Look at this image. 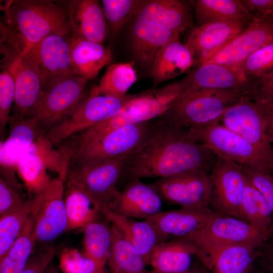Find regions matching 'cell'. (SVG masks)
Returning a JSON list of instances; mask_svg holds the SVG:
<instances>
[{
  "instance_id": "obj_1",
  "label": "cell",
  "mask_w": 273,
  "mask_h": 273,
  "mask_svg": "<svg viewBox=\"0 0 273 273\" xmlns=\"http://www.w3.org/2000/svg\"><path fill=\"white\" fill-rule=\"evenodd\" d=\"M218 157L196 142L188 129L158 119L151 121L143 142L130 154L121 176L132 179L167 177L195 170L210 172Z\"/></svg>"
},
{
  "instance_id": "obj_2",
  "label": "cell",
  "mask_w": 273,
  "mask_h": 273,
  "mask_svg": "<svg viewBox=\"0 0 273 273\" xmlns=\"http://www.w3.org/2000/svg\"><path fill=\"white\" fill-rule=\"evenodd\" d=\"M1 9L4 14L2 23L28 45L51 34L72 33L68 12L63 1L10 0Z\"/></svg>"
},
{
  "instance_id": "obj_3",
  "label": "cell",
  "mask_w": 273,
  "mask_h": 273,
  "mask_svg": "<svg viewBox=\"0 0 273 273\" xmlns=\"http://www.w3.org/2000/svg\"><path fill=\"white\" fill-rule=\"evenodd\" d=\"M189 93L179 80L138 94L115 116L76 134L75 142L82 146L119 127L157 119Z\"/></svg>"
},
{
  "instance_id": "obj_4",
  "label": "cell",
  "mask_w": 273,
  "mask_h": 273,
  "mask_svg": "<svg viewBox=\"0 0 273 273\" xmlns=\"http://www.w3.org/2000/svg\"><path fill=\"white\" fill-rule=\"evenodd\" d=\"M2 69L12 76L15 86V114L33 117L41 98L44 82L34 64L24 52L26 43L15 31L1 24Z\"/></svg>"
},
{
  "instance_id": "obj_5",
  "label": "cell",
  "mask_w": 273,
  "mask_h": 273,
  "mask_svg": "<svg viewBox=\"0 0 273 273\" xmlns=\"http://www.w3.org/2000/svg\"><path fill=\"white\" fill-rule=\"evenodd\" d=\"M244 95H246L216 89L195 90L157 119L187 129L220 123L225 111Z\"/></svg>"
},
{
  "instance_id": "obj_6",
  "label": "cell",
  "mask_w": 273,
  "mask_h": 273,
  "mask_svg": "<svg viewBox=\"0 0 273 273\" xmlns=\"http://www.w3.org/2000/svg\"><path fill=\"white\" fill-rule=\"evenodd\" d=\"M188 132L193 140L207 146L219 158L273 176V157L220 123L188 128Z\"/></svg>"
},
{
  "instance_id": "obj_7",
  "label": "cell",
  "mask_w": 273,
  "mask_h": 273,
  "mask_svg": "<svg viewBox=\"0 0 273 273\" xmlns=\"http://www.w3.org/2000/svg\"><path fill=\"white\" fill-rule=\"evenodd\" d=\"M220 123L273 157V105L247 95L224 112Z\"/></svg>"
},
{
  "instance_id": "obj_8",
  "label": "cell",
  "mask_w": 273,
  "mask_h": 273,
  "mask_svg": "<svg viewBox=\"0 0 273 273\" xmlns=\"http://www.w3.org/2000/svg\"><path fill=\"white\" fill-rule=\"evenodd\" d=\"M137 94L121 97L103 95L83 98L71 115L49 130L46 135L54 146L74 134L94 126L117 115Z\"/></svg>"
},
{
  "instance_id": "obj_9",
  "label": "cell",
  "mask_w": 273,
  "mask_h": 273,
  "mask_svg": "<svg viewBox=\"0 0 273 273\" xmlns=\"http://www.w3.org/2000/svg\"><path fill=\"white\" fill-rule=\"evenodd\" d=\"M89 80L77 75L62 77L44 84L34 117L46 133L63 121L83 98Z\"/></svg>"
},
{
  "instance_id": "obj_10",
  "label": "cell",
  "mask_w": 273,
  "mask_h": 273,
  "mask_svg": "<svg viewBox=\"0 0 273 273\" xmlns=\"http://www.w3.org/2000/svg\"><path fill=\"white\" fill-rule=\"evenodd\" d=\"M131 153L113 159L75 163V167L68 169L66 179L77 184L94 206L109 207L119 192L117 184Z\"/></svg>"
},
{
  "instance_id": "obj_11",
  "label": "cell",
  "mask_w": 273,
  "mask_h": 273,
  "mask_svg": "<svg viewBox=\"0 0 273 273\" xmlns=\"http://www.w3.org/2000/svg\"><path fill=\"white\" fill-rule=\"evenodd\" d=\"M151 121L123 126L76 149L70 162L97 161L119 157L133 152L146 138Z\"/></svg>"
},
{
  "instance_id": "obj_12",
  "label": "cell",
  "mask_w": 273,
  "mask_h": 273,
  "mask_svg": "<svg viewBox=\"0 0 273 273\" xmlns=\"http://www.w3.org/2000/svg\"><path fill=\"white\" fill-rule=\"evenodd\" d=\"M210 175L212 193L209 207L219 214L242 219L241 206L247 176L242 167L218 157Z\"/></svg>"
},
{
  "instance_id": "obj_13",
  "label": "cell",
  "mask_w": 273,
  "mask_h": 273,
  "mask_svg": "<svg viewBox=\"0 0 273 273\" xmlns=\"http://www.w3.org/2000/svg\"><path fill=\"white\" fill-rule=\"evenodd\" d=\"M185 239L193 245H243L260 249L267 240L254 226L243 219L217 213L199 231Z\"/></svg>"
},
{
  "instance_id": "obj_14",
  "label": "cell",
  "mask_w": 273,
  "mask_h": 273,
  "mask_svg": "<svg viewBox=\"0 0 273 273\" xmlns=\"http://www.w3.org/2000/svg\"><path fill=\"white\" fill-rule=\"evenodd\" d=\"M153 185L162 199L180 207H209L212 182L208 171H191L159 178Z\"/></svg>"
},
{
  "instance_id": "obj_15",
  "label": "cell",
  "mask_w": 273,
  "mask_h": 273,
  "mask_svg": "<svg viewBox=\"0 0 273 273\" xmlns=\"http://www.w3.org/2000/svg\"><path fill=\"white\" fill-rule=\"evenodd\" d=\"M67 36L53 34L35 44H24L25 54L39 71L44 84L62 77L77 75Z\"/></svg>"
},
{
  "instance_id": "obj_16",
  "label": "cell",
  "mask_w": 273,
  "mask_h": 273,
  "mask_svg": "<svg viewBox=\"0 0 273 273\" xmlns=\"http://www.w3.org/2000/svg\"><path fill=\"white\" fill-rule=\"evenodd\" d=\"M189 92L216 89L248 95L254 81L249 79L240 66L205 63L196 66L180 80Z\"/></svg>"
},
{
  "instance_id": "obj_17",
  "label": "cell",
  "mask_w": 273,
  "mask_h": 273,
  "mask_svg": "<svg viewBox=\"0 0 273 273\" xmlns=\"http://www.w3.org/2000/svg\"><path fill=\"white\" fill-rule=\"evenodd\" d=\"M271 42L273 21L266 17H255L242 32L204 63L240 66L250 55Z\"/></svg>"
},
{
  "instance_id": "obj_18",
  "label": "cell",
  "mask_w": 273,
  "mask_h": 273,
  "mask_svg": "<svg viewBox=\"0 0 273 273\" xmlns=\"http://www.w3.org/2000/svg\"><path fill=\"white\" fill-rule=\"evenodd\" d=\"M64 182L58 177L53 178L43 191V200L35 217L33 232L35 243L49 245L68 230Z\"/></svg>"
},
{
  "instance_id": "obj_19",
  "label": "cell",
  "mask_w": 273,
  "mask_h": 273,
  "mask_svg": "<svg viewBox=\"0 0 273 273\" xmlns=\"http://www.w3.org/2000/svg\"><path fill=\"white\" fill-rule=\"evenodd\" d=\"M195 255L211 273H254L260 249L243 245H193Z\"/></svg>"
},
{
  "instance_id": "obj_20",
  "label": "cell",
  "mask_w": 273,
  "mask_h": 273,
  "mask_svg": "<svg viewBox=\"0 0 273 273\" xmlns=\"http://www.w3.org/2000/svg\"><path fill=\"white\" fill-rule=\"evenodd\" d=\"M162 199L153 184L132 179L119 192L109 208L127 218L147 220L162 211Z\"/></svg>"
},
{
  "instance_id": "obj_21",
  "label": "cell",
  "mask_w": 273,
  "mask_h": 273,
  "mask_svg": "<svg viewBox=\"0 0 273 273\" xmlns=\"http://www.w3.org/2000/svg\"><path fill=\"white\" fill-rule=\"evenodd\" d=\"M247 26L237 22L214 21L193 28L185 44L194 57L195 65L203 64Z\"/></svg>"
},
{
  "instance_id": "obj_22",
  "label": "cell",
  "mask_w": 273,
  "mask_h": 273,
  "mask_svg": "<svg viewBox=\"0 0 273 273\" xmlns=\"http://www.w3.org/2000/svg\"><path fill=\"white\" fill-rule=\"evenodd\" d=\"M129 24L128 41L133 61L150 71L159 50L178 34L140 19H132Z\"/></svg>"
},
{
  "instance_id": "obj_23",
  "label": "cell",
  "mask_w": 273,
  "mask_h": 273,
  "mask_svg": "<svg viewBox=\"0 0 273 273\" xmlns=\"http://www.w3.org/2000/svg\"><path fill=\"white\" fill-rule=\"evenodd\" d=\"M189 3L181 0H142L132 19L149 22L180 34L192 23Z\"/></svg>"
},
{
  "instance_id": "obj_24",
  "label": "cell",
  "mask_w": 273,
  "mask_h": 273,
  "mask_svg": "<svg viewBox=\"0 0 273 273\" xmlns=\"http://www.w3.org/2000/svg\"><path fill=\"white\" fill-rule=\"evenodd\" d=\"M69 14L72 34L102 44L108 37L106 20L97 0L63 1Z\"/></svg>"
},
{
  "instance_id": "obj_25",
  "label": "cell",
  "mask_w": 273,
  "mask_h": 273,
  "mask_svg": "<svg viewBox=\"0 0 273 273\" xmlns=\"http://www.w3.org/2000/svg\"><path fill=\"white\" fill-rule=\"evenodd\" d=\"M218 213L209 207L183 208L162 211L148 219L167 240L183 238L201 230Z\"/></svg>"
},
{
  "instance_id": "obj_26",
  "label": "cell",
  "mask_w": 273,
  "mask_h": 273,
  "mask_svg": "<svg viewBox=\"0 0 273 273\" xmlns=\"http://www.w3.org/2000/svg\"><path fill=\"white\" fill-rule=\"evenodd\" d=\"M95 207L137 249L147 265L156 246L168 240L148 220H136L121 216L105 205L98 204Z\"/></svg>"
},
{
  "instance_id": "obj_27",
  "label": "cell",
  "mask_w": 273,
  "mask_h": 273,
  "mask_svg": "<svg viewBox=\"0 0 273 273\" xmlns=\"http://www.w3.org/2000/svg\"><path fill=\"white\" fill-rule=\"evenodd\" d=\"M179 35L176 34L165 43L154 60L150 75L154 87L178 77L195 65L191 52L181 43Z\"/></svg>"
},
{
  "instance_id": "obj_28",
  "label": "cell",
  "mask_w": 273,
  "mask_h": 273,
  "mask_svg": "<svg viewBox=\"0 0 273 273\" xmlns=\"http://www.w3.org/2000/svg\"><path fill=\"white\" fill-rule=\"evenodd\" d=\"M6 140L1 144V163L16 167L19 158L29 152L37 139L46 133L34 117L11 116Z\"/></svg>"
},
{
  "instance_id": "obj_29",
  "label": "cell",
  "mask_w": 273,
  "mask_h": 273,
  "mask_svg": "<svg viewBox=\"0 0 273 273\" xmlns=\"http://www.w3.org/2000/svg\"><path fill=\"white\" fill-rule=\"evenodd\" d=\"M72 64L77 76L90 80L105 66L112 63L111 50L102 44L86 40L71 33L67 36Z\"/></svg>"
},
{
  "instance_id": "obj_30",
  "label": "cell",
  "mask_w": 273,
  "mask_h": 273,
  "mask_svg": "<svg viewBox=\"0 0 273 273\" xmlns=\"http://www.w3.org/2000/svg\"><path fill=\"white\" fill-rule=\"evenodd\" d=\"M195 248L181 238L166 241L156 246L149 264L154 273H185L191 269Z\"/></svg>"
},
{
  "instance_id": "obj_31",
  "label": "cell",
  "mask_w": 273,
  "mask_h": 273,
  "mask_svg": "<svg viewBox=\"0 0 273 273\" xmlns=\"http://www.w3.org/2000/svg\"><path fill=\"white\" fill-rule=\"evenodd\" d=\"M33 210L19 237L0 258V273H19L33 253L36 244L33 238L35 217L42 201L43 192L35 195Z\"/></svg>"
},
{
  "instance_id": "obj_32",
  "label": "cell",
  "mask_w": 273,
  "mask_h": 273,
  "mask_svg": "<svg viewBox=\"0 0 273 273\" xmlns=\"http://www.w3.org/2000/svg\"><path fill=\"white\" fill-rule=\"evenodd\" d=\"M199 25L214 21H232L248 25L254 17L241 0L190 1Z\"/></svg>"
},
{
  "instance_id": "obj_33",
  "label": "cell",
  "mask_w": 273,
  "mask_h": 273,
  "mask_svg": "<svg viewBox=\"0 0 273 273\" xmlns=\"http://www.w3.org/2000/svg\"><path fill=\"white\" fill-rule=\"evenodd\" d=\"M241 215L243 220L256 228L267 241L273 239V211L248 177Z\"/></svg>"
},
{
  "instance_id": "obj_34",
  "label": "cell",
  "mask_w": 273,
  "mask_h": 273,
  "mask_svg": "<svg viewBox=\"0 0 273 273\" xmlns=\"http://www.w3.org/2000/svg\"><path fill=\"white\" fill-rule=\"evenodd\" d=\"M112 242L108 264L113 273H150L137 249L112 224Z\"/></svg>"
},
{
  "instance_id": "obj_35",
  "label": "cell",
  "mask_w": 273,
  "mask_h": 273,
  "mask_svg": "<svg viewBox=\"0 0 273 273\" xmlns=\"http://www.w3.org/2000/svg\"><path fill=\"white\" fill-rule=\"evenodd\" d=\"M83 230V253L96 265V273H105L112 242V226L105 222L94 220Z\"/></svg>"
},
{
  "instance_id": "obj_36",
  "label": "cell",
  "mask_w": 273,
  "mask_h": 273,
  "mask_svg": "<svg viewBox=\"0 0 273 273\" xmlns=\"http://www.w3.org/2000/svg\"><path fill=\"white\" fill-rule=\"evenodd\" d=\"M65 187V205L68 230L83 228L97 220L100 212L87 194L75 182L67 178Z\"/></svg>"
},
{
  "instance_id": "obj_37",
  "label": "cell",
  "mask_w": 273,
  "mask_h": 273,
  "mask_svg": "<svg viewBox=\"0 0 273 273\" xmlns=\"http://www.w3.org/2000/svg\"><path fill=\"white\" fill-rule=\"evenodd\" d=\"M134 62L111 63L98 83L92 86L89 95H103L113 97H121L137 80L134 67Z\"/></svg>"
},
{
  "instance_id": "obj_38",
  "label": "cell",
  "mask_w": 273,
  "mask_h": 273,
  "mask_svg": "<svg viewBox=\"0 0 273 273\" xmlns=\"http://www.w3.org/2000/svg\"><path fill=\"white\" fill-rule=\"evenodd\" d=\"M16 169L27 190L35 195L45 190L52 179L42 160L31 151L19 158Z\"/></svg>"
},
{
  "instance_id": "obj_39",
  "label": "cell",
  "mask_w": 273,
  "mask_h": 273,
  "mask_svg": "<svg viewBox=\"0 0 273 273\" xmlns=\"http://www.w3.org/2000/svg\"><path fill=\"white\" fill-rule=\"evenodd\" d=\"M35 198L18 209L0 217V258L20 235L33 209Z\"/></svg>"
},
{
  "instance_id": "obj_40",
  "label": "cell",
  "mask_w": 273,
  "mask_h": 273,
  "mask_svg": "<svg viewBox=\"0 0 273 273\" xmlns=\"http://www.w3.org/2000/svg\"><path fill=\"white\" fill-rule=\"evenodd\" d=\"M142 0H102L108 37L115 40L129 23Z\"/></svg>"
},
{
  "instance_id": "obj_41",
  "label": "cell",
  "mask_w": 273,
  "mask_h": 273,
  "mask_svg": "<svg viewBox=\"0 0 273 273\" xmlns=\"http://www.w3.org/2000/svg\"><path fill=\"white\" fill-rule=\"evenodd\" d=\"M44 162L48 170L58 174V177L65 181L69 167V162L59 150L48 140L45 133L41 134L31 148Z\"/></svg>"
},
{
  "instance_id": "obj_42",
  "label": "cell",
  "mask_w": 273,
  "mask_h": 273,
  "mask_svg": "<svg viewBox=\"0 0 273 273\" xmlns=\"http://www.w3.org/2000/svg\"><path fill=\"white\" fill-rule=\"evenodd\" d=\"M240 66L254 81L270 72L273 70V42L250 55Z\"/></svg>"
},
{
  "instance_id": "obj_43",
  "label": "cell",
  "mask_w": 273,
  "mask_h": 273,
  "mask_svg": "<svg viewBox=\"0 0 273 273\" xmlns=\"http://www.w3.org/2000/svg\"><path fill=\"white\" fill-rule=\"evenodd\" d=\"M15 98V86L14 79L6 70L0 73V129L1 133L11 118L12 106Z\"/></svg>"
},
{
  "instance_id": "obj_44",
  "label": "cell",
  "mask_w": 273,
  "mask_h": 273,
  "mask_svg": "<svg viewBox=\"0 0 273 273\" xmlns=\"http://www.w3.org/2000/svg\"><path fill=\"white\" fill-rule=\"evenodd\" d=\"M60 266L64 273H96L97 270L92 259L76 250L64 251L61 256Z\"/></svg>"
},
{
  "instance_id": "obj_45",
  "label": "cell",
  "mask_w": 273,
  "mask_h": 273,
  "mask_svg": "<svg viewBox=\"0 0 273 273\" xmlns=\"http://www.w3.org/2000/svg\"><path fill=\"white\" fill-rule=\"evenodd\" d=\"M25 202L18 190L1 177L0 217L18 209Z\"/></svg>"
},
{
  "instance_id": "obj_46",
  "label": "cell",
  "mask_w": 273,
  "mask_h": 273,
  "mask_svg": "<svg viewBox=\"0 0 273 273\" xmlns=\"http://www.w3.org/2000/svg\"><path fill=\"white\" fill-rule=\"evenodd\" d=\"M240 166L273 211V176L250 167Z\"/></svg>"
},
{
  "instance_id": "obj_47",
  "label": "cell",
  "mask_w": 273,
  "mask_h": 273,
  "mask_svg": "<svg viewBox=\"0 0 273 273\" xmlns=\"http://www.w3.org/2000/svg\"><path fill=\"white\" fill-rule=\"evenodd\" d=\"M53 246L46 245L33 253L25 267L19 273H43L55 255Z\"/></svg>"
},
{
  "instance_id": "obj_48",
  "label": "cell",
  "mask_w": 273,
  "mask_h": 273,
  "mask_svg": "<svg viewBox=\"0 0 273 273\" xmlns=\"http://www.w3.org/2000/svg\"><path fill=\"white\" fill-rule=\"evenodd\" d=\"M248 96L255 101L273 105V70L255 80Z\"/></svg>"
},
{
  "instance_id": "obj_49",
  "label": "cell",
  "mask_w": 273,
  "mask_h": 273,
  "mask_svg": "<svg viewBox=\"0 0 273 273\" xmlns=\"http://www.w3.org/2000/svg\"><path fill=\"white\" fill-rule=\"evenodd\" d=\"M246 9L254 17H262L273 10V0H241Z\"/></svg>"
},
{
  "instance_id": "obj_50",
  "label": "cell",
  "mask_w": 273,
  "mask_h": 273,
  "mask_svg": "<svg viewBox=\"0 0 273 273\" xmlns=\"http://www.w3.org/2000/svg\"><path fill=\"white\" fill-rule=\"evenodd\" d=\"M262 255L264 259L267 271L273 273V239L267 242Z\"/></svg>"
},
{
  "instance_id": "obj_51",
  "label": "cell",
  "mask_w": 273,
  "mask_h": 273,
  "mask_svg": "<svg viewBox=\"0 0 273 273\" xmlns=\"http://www.w3.org/2000/svg\"><path fill=\"white\" fill-rule=\"evenodd\" d=\"M43 273H60L58 268L52 262L47 267Z\"/></svg>"
},
{
  "instance_id": "obj_52",
  "label": "cell",
  "mask_w": 273,
  "mask_h": 273,
  "mask_svg": "<svg viewBox=\"0 0 273 273\" xmlns=\"http://www.w3.org/2000/svg\"><path fill=\"white\" fill-rule=\"evenodd\" d=\"M197 273H211L205 267L196 269Z\"/></svg>"
},
{
  "instance_id": "obj_53",
  "label": "cell",
  "mask_w": 273,
  "mask_h": 273,
  "mask_svg": "<svg viewBox=\"0 0 273 273\" xmlns=\"http://www.w3.org/2000/svg\"><path fill=\"white\" fill-rule=\"evenodd\" d=\"M264 17H266L273 21V10Z\"/></svg>"
},
{
  "instance_id": "obj_54",
  "label": "cell",
  "mask_w": 273,
  "mask_h": 273,
  "mask_svg": "<svg viewBox=\"0 0 273 273\" xmlns=\"http://www.w3.org/2000/svg\"><path fill=\"white\" fill-rule=\"evenodd\" d=\"M185 273H197L196 269H191L190 270Z\"/></svg>"
},
{
  "instance_id": "obj_55",
  "label": "cell",
  "mask_w": 273,
  "mask_h": 273,
  "mask_svg": "<svg viewBox=\"0 0 273 273\" xmlns=\"http://www.w3.org/2000/svg\"><path fill=\"white\" fill-rule=\"evenodd\" d=\"M254 273H266V272L265 271H256V272L255 271Z\"/></svg>"
},
{
  "instance_id": "obj_56",
  "label": "cell",
  "mask_w": 273,
  "mask_h": 273,
  "mask_svg": "<svg viewBox=\"0 0 273 273\" xmlns=\"http://www.w3.org/2000/svg\"><path fill=\"white\" fill-rule=\"evenodd\" d=\"M150 273H154V272L152 271Z\"/></svg>"
}]
</instances>
